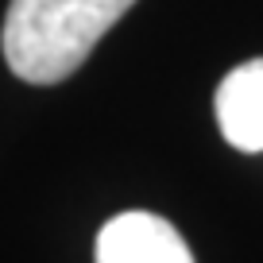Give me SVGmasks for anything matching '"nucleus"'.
Segmentation results:
<instances>
[{
	"instance_id": "obj_1",
	"label": "nucleus",
	"mask_w": 263,
	"mask_h": 263,
	"mask_svg": "<svg viewBox=\"0 0 263 263\" xmlns=\"http://www.w3.org/2000/svg\"><path fill=\"white\" fill-rule=\"evenodd\" d=\"M136 0H12L4 16V62L31 85L66 82Z\"/></svg>"
},
{
	"instance_id": "obj_2",
	"label": "nucleus",
	"mask_w": 263,
	"mask_h": 263,
	"mask_svg": "<svg viewBox=\"0 0 263 263\" xmlns=\"http://www.w3.org/2000/svg\"><path fill=\"white\" fill-rule=\"evenodd\" d=\"M97 263H194V255L171 221L132 209L101 229Z\"/></svg>"
},
{
	"instance_id": "obj_3",
	"label": "nucleus",
	"mask_w": 263,
	"mask_h": 263,
	"mask_svg": "<svg viewBox=\"0 0 263 263\" xmlns=\"http://www.w3.org/2000/svg\"><path fill=\"white\" fill-rule=\"evenodd\" d=\"M217 124L236 151H263V58L240 62L217 85Z\"/></svg>"
}]
</instances>
